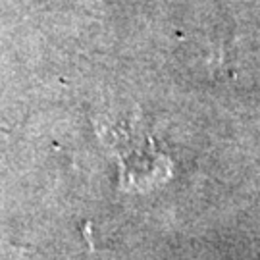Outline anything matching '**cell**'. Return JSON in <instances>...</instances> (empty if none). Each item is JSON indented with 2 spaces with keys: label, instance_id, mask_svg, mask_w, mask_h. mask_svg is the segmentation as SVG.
<instances>
[{
  "label": "cell",
  "instance_id": "6da1fadb",
  "mask_svg": "<svg viewBox=\"0 0 260 260\" xmlns=\"http://www.w3.org/2000/svg\"><path fill=\"white\" fill-rule=\"evenodd\" d=\"M96 135L118 160V189L147 193L164 185L174 174V162L160 152L149 131L131 118L123 121L96 120Z\"/></svg>",
  "mask_w": 260,
  "mask_h": 260
}]
</instances>
